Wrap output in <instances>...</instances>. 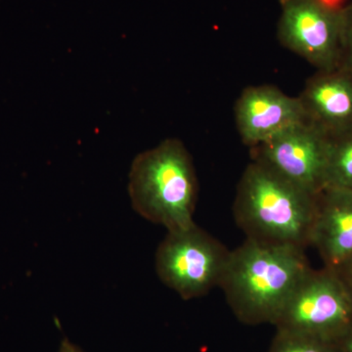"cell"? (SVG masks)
<instances>
[{
  "label": "cell",
  "instance_id": "15",
  "mask_svg": "<svg viewBox=\"0 0 352 352\" xmlns=\"http://www.w3.org/2000/svg\"><path fill=\"white\" fill-rule=\"evenodd\" d=\"M322 3L336 12H344L351 0H320Z\"/></svg>",
  "mask_w": 352,
  "mask_h": 352
},
{
  "label": "cell",
  "instance_id": "5",
  "mask_svg": "<svg viewBox=\"0 0 352 352\" xmlns=\"http://www.w3.org/2000/svg\"><path fill=\"white\" fill-rule=\"evenodd\" d=\"M230 252L196 223L170 231L157 250V274L183 300L201 298L219 287Z\"/></svg>",
  "mask_w": 352,
  "mask_h": 352
},
{
  "label": "cell",
  "instance_id": "2",
  "mask_svg": "<svg viewBox=\"0 0 352 352\" xmlns=\"http://www.w3.org/2000/svg\"><path fill=\"white\" fill-rule=\"evenodd\" d=\"M317 195L252 162L238 184L234 219L245 239L307 250L311 245Z\"/></svg>",
  "mask_w": 352,
  "mask_h": 352
},
{
  "label": "cell",
  "instance_id": "12",
  "mask_svg": "<svg viewBox=\"0 0 352 352\" xmlns=\"http://www.w3.org/2000/svg\"><path fill=\"white\" fill-rule=\"evenodd\" d=\"M270 352H340V349L337 342L276 331Z\"/></svg>",
  "mask_w": 352,
  "mask_h": 352
},
{
  "label": "cell",
  "instance_id": "13",
  "mask_svg": "<svg viewBox=\"0 0 352 352\" xmlns=\"http://www.w3.org/2000/svg\"><path fill=\"white\" fill-rule=\"evenodd\" d=\"M340 67L352 71V0L342 13Z\"/></svg>",
  "mask_w": 352,
  "mask_h": 352
},
{
  "label": "cell",
  "instance_id": "4",
  "mask_svg": "<svg viewBox=\"0 0 352 352\" xmlns=\"http://www.w3.org/2000/svg\"><path fill=\"white\" fill-rule=\"evenodd\" d=\"M276 331L338 342L352 327V302L337 272L310 268L273 323Z\"/></svg>",
  "mask_w": 352,
  "mask_h": 352
},
{
  "label": "cell",
  "instance_id": "14",
  "mask_svg": "<svg viewBox=\"0 0 352 352\" xmlns=\"http://www.w3.org/2000/svg\"><path fill=\"white\" fill-rule=\"evenodd\" d=\"M337 273L340 279H342L344 287H346L347 294H349V298H351L352 302V261L351 263L347 264L346 266H344L342 270L338 271Z\"/></svg>",
  "mask_w": 352,
  "mask_h": 352
},
{
  "label": "cell",
  "instance_id": "10",
  "mask_svg": "<svg viewBox=\"0 0 352 352\" xmlns=\"http://www.w3.org/2000/svg\"><path fill=\"white\" fill-rule=\"evenodd\" d=\"M311 245L338 272L352 261V190L325 187L317 195Z\"/></svg>",
  "mask_w": 352,
  "mask_h": 352
},
{
  "label": "cell",
  "instance_id": "3",
  "mask_svg": "<svg viewBox=\"0 0 352 352\" xmlns=\"http://www.w3.org/2000/svg\"><path fill=\"white\" fill-rule=\"evenodd\" d=\"M198 189L193 161L178 139H166L132 162L129 182L132 208L168 232L195 224Z\"/></svg>",
  "mask_w": 352,
  "mask_h": 352
},
{
  "label": "cell",
  "instance_id": "1",
  "mask_svg": "<svg viewBox=\"0 0 352 352\" xmlns=\"http://www.w3.org/2000/svg\"><path fill=\"white\" fill-rule=\"evenodd\" d=\"M310 268L305 250L245 239L230 252L219 288L243 324L273 325Z\"/></svg>",
  "mask_w": 352,
  "mask_h": 352
},
{
  "label": "cell",
  "instance_id": "11",
  "mask_svg": "<svg viewBox=\"0 0 352 352\" xmlns=\"http://www.w3.org/2000/svg\"><path fill=\"white\" fill-rule=\"evenodd\" d=\"M325 187L352 190V127L328 135Z\"/></svg>",
  "mask_w": 352,
  "mask_h": 352
},
{
  "label": "cell",
  "instance_id": "9",
  "mask_svg": "<svg viewBox=\"0 0 352 352\" xmlns=\"http://www.w3.org/2000/svg\"><path fill=\"white\" fill-rule=\"evenodd\" d=\"M305 120L327 135L352 127V71H317L300 96Z\"/></svg>",
  "mask_w": 352,
  "mask_h": 352
},
{
  "label": "cell",
  "instance_id": "7",
  "mask_svg": "<svg viewBox=\"0 0 352 352\" xmlns=\"http://www.w3.org/2000/svg\"><path fill=\"white\" fill-rule=\"evenodd\" d=\"M328 135L305 122L251 148L256 162L312 194L325 188Z\"/></svg>",
  "mask_w": 352,
  "mask_h": 352
},
{
  "label": "cell",
  "instance_id": "6",
  "mask_svg": "<svg viewBox=\"0 0 352 352\" xmlns=\"http://www.w3.org/2000/svg\"><path fill=\"white\" fill-rule=\"evenodd\" d=\"M278 38L317 71L337 68L342 57V13L320 0H281Z\"/></svg>",
  "mask_w": 352,
  "mask_h": 352
},
{
  "label": "cell",
  "instance_id": "16",
  "mask_svg": "<svg viewBox=\"0 0 352 352\" xmlns=\"http://www.w3.org/2000/svg\"><path fill=\"white\" fill-rule=\"evenodd\" d=\"M340 352H352V327L337 342Z\"/></svg>",
  "mask_w": 352,
  "mask_h": 352
},
{
  "label": "cell",
  "instance_id": "17",
  "mask_svg": "<svg viewBox=\"0 0 352 352\" xmlns=\"http://www.w3.org/2000/svg\"><path fill=\"white\" fill-rule=\"evenodd\" d=\"M58 352H87L83 351L82 347L78 346V344H74L73 342L68 339H64L60 344L59 349Z\"/></svg>",
  "mask_w": 352,
  "mask_h": 352
},
{
  "label": "cell",
  "instance_id": "8",
  "mask_svg": "<svg viewBox=\"0 0 352 352\" xmlns=\"http://www.w3.org/2000/svg\"><path fill=\"white\" fill-rule=\"evenodd\" d=\"M235 119L241 139L252 148L305 122V116L298 97L271 85H258L241 94Z\"/></svg>",
  "mask_w": 352,
  "mask_h": 352
}]
</instances>
